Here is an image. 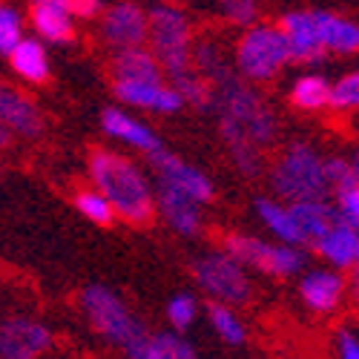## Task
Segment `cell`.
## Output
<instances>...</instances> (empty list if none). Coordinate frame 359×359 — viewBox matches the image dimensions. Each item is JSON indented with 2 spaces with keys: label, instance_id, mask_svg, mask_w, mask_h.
<instances>
[{
  "label": "cell",
  "instance_id": "6da1fadb",
  "mask_svg": "<svg viewBox=\"0 0 359 359\" xmlns=\"http://www.w3.org/2000/svg\"><path fill=\"white\" fill-rule=\"evenodd\" d=\"M89 178L95 190L112 204L115 216L124 222L144 227L153 222L156 210V190L147 182V175L135 161L112 153V149H93L89 156Z\"/></svg>",
  "mask_w": 359,
  "mask_h": 359
},
{
  "label": "cell",
  "instance_id": "7a4b0ae2",
  "mask_svg": "<svg viewBox=\"0 0 359 359\" xmlns=\"http://www.w3.org/2000/svg\"><path fill=\"white\" fill-rule=\"evenodd\" d=\"M216 104L213 109L219 112V124H230L236 130H242L256 147H267L276 138V115L262 101V95L245 81L236 69H230L224 78L213 83Z\"/></svg>",
  "mask_w": 359,
  "mask_h": 359
},
{
  "label": "cell",
  "instance_id": "3957f363",
  "mask_svg": "<svg viewBox=\"0 0 359 359\" xmlns=\"http://www.w3.org/2000/svg\"><path fill=\"white\" fill-rule=\"evenodd\" d=\"M147 38H149V49L158 57L161 69L170 75V81L175 75H182L187 69H193V26L190 18L172 6V4H149L147 9Z\"/></svg>",
  "mask_w": 359,
  "mask_h": 359
},
{
  "label": "cell",
  "instance_id": "277c9868",
  "mask_svg": "<svg viewBox=\"0 0 359 359\" xmlns=\"http://www.w3.org/2000/svg\"><path fill=\"white\" fill-rule=\"evenodd\" d=\"M271 187L285 201H313L331 190L325 158L305 141H293L271 170Z\"/></svg>",
  "mask_w": 359,
  "mask_h": 359
},
{
  "label": "cell",
  "instance_id": "5b68a950",
  "mask_svg": "<svg viewBox=\"0 0 359 359\" xmlns=\"http://www.w3.org/2000/svg\"><path fill=\"white\" fill-rule=\"evenodd\" d=\"M81 305L101 337H107L112 345L124 348L127 356L147 339V327L130 313V308L104 285H89L81 293Z\"/></svg>",
  "mask_w": 359,
  "mask_h": 359
},
{
  "label": "cell",
  "instance_id": "8992f818",
  "mask_svg": "<svg viewBox=\"0 0 359 359\" xmlns=\"http://www.w3.org/2000/svg\"><path fill=\"white\" fill-rule=\"evenodd\" d=\"M290 64V49L279 26L253 23L236 43V72L245 81H271Z\"/></svg>",
  "mask_w": 359,
  "mask_h": 359
},
{
  "label": "cell",
  "instance_id": "52a82bcc",
  "mask_svg": "<svg viewBox=\"0 0 359 359\" xmlns=\"http://www.w3.org/2000/svg\"><path fill=\"white\" fill-rule=\"evenodd\" d=\"M222 250L230 253L238 264L253 267V271L276 276V279L296 276L305 267L302 248H293V245H285V242L282 245H267V242H262V238L248 236V233H227L222 238Z\"/></svg>",
  "mask_w": 359,
  "mask_h": 359
},
{
  "label": "cell",
  "instance_id": "ba28073f",
  "mask_svg": "<svg viewBox=\"0 0 359 359\" xmlns=\"http://www.w3.org/2000/svg\"><path fill=\"white\" fill-rule=\"evenodd\" d=\"M193 276L198 287L224 305H245L250 299V279L245 273V264H238L230 253H207L193 262Z\"/></svg>",
  "mask_w": 359,
  "mask_h": 359
},
{
  "label": "cell",
  "instance_id": "9c48e42d",
  "mask_svg": "<svg viewBox=\"0 0 359 359\" xmlns=\"http://www.w3.org/2000/svg\"><path fill=\"white\" fill-rule=\"evenodd\" d=\"M147 161L153 167V172L158 175V182L172 184L175 190L187 193L190 198H196L198 204L213 201V184L198 167L187 164L184 158H178L175 153H170L167 147H158L153 153H147Z\"/></svg>",
  "mask_w": 359,
  "mask_h": 359
},
{
  "label": "cell",
  "instance_id": "30bf717a",
  "mask_svg": "<svg viewBox=\"0 0 359 359\" xmlns=\"http://www.w3.org/2000/svg\"><path fill=\"white\" fill-rule=\"evenodd\" d=\"M49 345V327L32 316H9L0 322V359H41Z\"/></svg>",
  "mask_w": 359,
  "mask_h": 359
},
{
  "label": "cell",
  "instance_id": "8fae6325",
  "mask_svg": "<svg viewBox=\"0 0 359 359\" xmlns=\"http://www.w3.org/2000/svg\"><path fill=\"white\" fill-rule=\"evenodd\" d=\"M147 9L138 0H118L101 18V35L112 49H130L147 41Z\"/></svg>",
  "mask_w": 359,
  "mask_h": 359
},
{
  "label": "cell",
  "instance_id": "7c38bea8",
  "mask_svg": "<svg viewBox=\"0 0 359 359\" xmlns=\"http://www.w3.org/2000/svg\"><path fill=\"white\" fill-rule=\"evenodd\" d=\"M0 124L20 138H38L43 133V112L18 86L0 81Z\"/></svg>",
  "mask_w": 359,
  "mask_h": 359
},
{
  "label": "cell",
  "instance_id": "4fadbf2b",
  "mask_svg": "<svg viewBox=\"0 0 359 359\" xmlns=\"http://www.w3.org/2000/svg\"><path fill=\"white\" fill-rule=\"evenodd\" d=\"M112 93L118 101H124L138 109L149 112H178L184 107L182 95L175 93V86H167L161 81H112Z\"/></svg>",
  "mask_w": 359,
  "mask_h": 359
},
{
  "label": "cell",
  "instance_id": "5bb4252c",
  "mask_svg": "<svg viewBox=\"0 0 359 359\" xmlns=\"http://www.w3.org/2000/svg\"><path fill=\"white\" fill-rule=\"evenodd\" d=\"M279 29L287 41L290 61L296 64H316L327 55L319 38V29L313 20V12H287L279 20Z\"/></svg>",
  "mask_w": 359,
  "mask_h": 359
},
{
  "label": "cell",
  "instance_id": "9a60e30c",
  "mask_svg": "<svg viewBox=\"0 0 359 359\" xmlns=\"http://www.w3.org/2000/svg\"><path fill=\"white\" fill-rule=\"evenodd\" d=\"M156 210L164 216V222L187 238L198 236L201 233V213H198V201L190 198L187 193L175 190L172 184H164L158 182V190H156Z\"/></svg>",
  "mask_w": 359,
  "mask_h": 359
},
{
  "label": "cell",
  "instance_id": "2e32d148",
  "mask_svg": "<svg viewBox=\"0 0 359 359\" xmlns=\"http://www.w3.org/2000/svg\"><path fill=\"white\" fill-rule=\"evenodd\" d=\"M302 302L316 313H331L339 308L345 296V279L337 271H311L299 282Z\"/></svg>",
  "mask_w": 359,
  "mask_h": 359
},
{
  "label": "cell",
  "instance_id": "e0dca14e",
  "mask_svg": "<svg viewBox=\"0 0 359 359\" xmlns=\"http://www.w3.org/2000/svg\"><path fill=\"white\" fill-rule=\"evenodd\" d=\"M313 250L322 259L331 262L334 267H351L359 256V227H353L351 222L337 216V222L327 227V233L316 238Z\"/></svg>",
  "mask_w": 359,
  "mask_h": 359
},
{
  "label": "cell",
  "instance_id": "ac0fdd59",
  "mask_svg": "<svg viewBox=\"0 0 359 359\" xmlns=\"http://www.w3.org/2000/svg\"><path fill=\"white\" fill-rule=\"evenodd\" d=\"M101 127L107 130V135H112V138H118V141H124V144L141 149L144 156L153 153V149H158V147H164L161 138H158L153 130H149L147 124H141V121H135V118L127 115L124 109L107 107V109L101 112Z\"/></svg>",
  "mask_w": 359,
  "mask_h": 359
},
{
  "label": "cell",
  "instance_id": "d6986e66",
  "mask_svg": "<svg viewBox=\"0 0 359 359\" xmlns=\"http://www.w3.org/2000/svg\"><path fill=\"white\" fill-rule=\"evenodd\" d=\"M313 20H316L325 52H331V55L359 52V23H353L342 15H334V12H322V9L313 12Z\"/></svg>",
  "mask_w": 359,
  "mask_h": 359
},
{
  "label": "cell",
  "instance_id": "ffe728a7",
  "mask_svg": "<svg viewBox=\"0 0 359 359\" xmlns=\"http://www.w3.org/2000/svg\"><path fill=\"white\" fill-rule=\"evenodd\" d=\"M109 72H112V81H161L164 75L153 49H144V46L115 49Z\"/></svg>",
  "mask_w": 359,
  "mask_h": 359
},
{
  "label": "cell",
  "instance_id": "44dd1931",
  "mask_svg": "<svg viewBox=\"0 0 359 359\" xmlns=\"http://www.w3.org/2000/svg\"><path fill=\"white\" fill-rule=\"evenodd\" d=\"M290 216L296 222V230L299 236H302V248H313L316 238L327 233V227H331L337 222V210L331 204H325L322 198H313V201H290Z\"/></svg>",
  "mask_w": 359,
  "mask_h": 359
},
{
  "label": "cell",
  "instance_id": "7402d4cb",
  "mask_svg": "<svg viewBox=\"0 0 359 359\" xmlns=\"http://www.w3.org/2000/svg\"><path fill=\"white\" fill-rule=\"evenodd\" d=\"M9 61L12 69L29 83H43L49 78V55L35 38H20V43L9 52Z\"/></svg>",
  "mask_w": 359,
  "mask_h": 359
},
{
  "label": "cell",
  "instance_id": "603a6c76",
  "mask_svg": "<svg viewBox=\"0 0 359 359\" xmlns=\"http://www.w3.org/2000/svg\"><path fill=\"white\" fill-rule=\"evenodd\" d=\"M32 26L38 38H43L46 43H72L75 41V26H72V12L67 9H55V6H32L29 12Z\"/></svg>",
  "mask_w": 359,
  "mask_h": 359
},
{
  "label": "cell",
  "instance_id": "cb8c5ba5",
  "mask_svg": "<svg viewBox=\"0 0 359 359\" xmlns=\"http://www.w3.org/2000/svg\"><path fill=\"white\" fill-rule=\"evenodd\" d=\"M130 359H198L196 348L178 334H147Z\"/></svg>",
  "mask_w": 359,
  "mask_h": 359
},
{
  "label": "cell",
  "instance_id": "d4e9b609",
  "mask_svg": "<svg viewBox=\"0 0 359 359\" xmlns=\"http://www.w3.org/2000/svg\"><path fill=\"white\" fill-rule=\"evenodd\" d=\"M219 130H222V138L227 144V153H230L236 170L248 178L259 175L262 172V147H256L242 130H236L230 124H219Z\"/></svg>",
  "mask_w": 359,
  "mask_h": 359
},
{
  "label": "cell",
  "instance_id": "484cf974",
  "mask_svg": "<svg viewBox=\"0 0 359 359\" xmlns=\"http://www.w3.org/2000/svg\"><path fill=\"white\" fill-rule=\"evenodd\" d=\"M256 210H259V219L267 224V230H271L273 236H279L285 245L302 248V236H299V230H296V222L290 216V207H285L279 201H271V198H259Z\"/></svg>",
  "mask_w": 359,
  "mask_h": 359
},
{
  "label": "cell",
  "instance_id": "4316f807",
  "mask_svg": "<svg viewBox=\"0 0 359 359\" xmlns=\"http://www.w3.org/2000/svg\"><path fill=\"white\" fill-rule=\"evenodd\" d=\"M290 104L302 112H316L331 104V83L322 75H302L290 86Z\"/></svg>",
  "mask_w": 359,
  "mask_h": 359
},
{
  "label": "cell",
  "instance_id": "83f0119b",
  "mask_svg": "<svg viewBox=\"0 0 359 359\" xmlns=\"http://www.w3.org/2000/svg\"><path fill=\"white\" fill-rule=\"evenodd\" d=\"M172 86H175V93L182 95L184 104L201 109V112H210L213 104H216V93H213V83L207 81L201 72L196 69H187L182 75H175L172 78Z\"/></svg>",
  "mask_w": 359,
  "mask_h": 359
},
{
  "label": "cell",
  "instance_id": "f1b7e54d",
  "mask_svg": "<svg viewBox=\"0 0 359 359\" xmlns=\"http://www.w3.org/2000/svg\"><path fill=\"white\" fill-rule=\"evenodd\" d=\"M207 319H210L213 331L227 345H245V339H248L245 325H242V319H238L224 302H210V305H207Z\"/></svg>",
  "mask_w": 359,
  "mask_h": 359
},
{
  "label": "cell",
  "instance_id": "f546056e",
  "mask_svg": "<svg viewBox=\"0 0 359 359\" xmlns=\"http://www.w3.org/2000/svg\"><path fill=\"white\" fill-rule=\"evenodd\" d=\"M75 207H78V213L83 219H89L93 224L98 227H109L115 222V210H112V204L98 193V190H81L75 196Z\"/></svg>",
  "mask_w": 359,
  "mask_h": 359
},
{
  "label": "cell",
  "instance_id": "4dcf8cb0",
  "mask_svg": "<svg viewBox=\"0 0 359 359\" xmlns=\"http://www.w3.org/2000/svg\"><path fill=\"white\" fill-rule=\"evenodd\" d=\"M196 316H198V302L190 293H175L167 302V319L175 327V334L187 331V327L196 322Z\"/></svg>",
  "mask_w": 359,
  "mask_h": 359
},
{
  "label": "cell",
  "instance_id": "1f68e13d",
  "mask_svg": "<svg viewBox=\"0 0 359 359\" xmlns=\"http://www.w3.org/2000/svg\"><path fill=\"white\" fill-rule=\"evenodd\" d=\"M23 38V20L18 15V9H12L9 4H0V55H6L20 43Z\"/></svg>",
  "mask_w": 359,
  "mask_h": 359
},
{
  "label": "cell",
  "instance_id": "d6a6232c",
  "mask_svg": "<svg viewBox=\"0 0 359 359\" xmlns=\"http://www.w3.org/2000/svg\"><path fill=\"white\" fill-rule=\"evenodd\" d=\"M334 109H359V69L342 75L331 86V104Z\"/></svg>",
  "mask_w": 359,
  "mask_h": 359
},
{
  "label": "cell",
  "instance_id": "836d02e7",
  "mask_svg": "<svg viewBox=\"0 0 359 359\" xmlns=\"http://www.w3.org/2000/svg\"><path fill=\"white\" fill-rule=\"evenodd\" d=\"M334 193H337V213L353 227H359V182L351 175L348 182L334 187Z\"/></svg>",
  "mask_w": 359,
  "mask_h": 359
},
{
  "label": "cell",
  "instance_id": "e575fe53",
  "mask_svg": "<svg viewBox=\"0 0 359 359\" xmlns=\"http://www.w3.org/2000/svg\"><path fill=\"white\" fill-rule=\"evenodd\" d=\"M222 12L236 26H253L259 18V0H219Z\"/></svg>",
  "mask_w": 359,
  "mask_h": 359
},
{
  "label": "cell",
  "instance_id": "d590c367",
  "mask_svg": "<svg viewBox=\"0 0 359 359\" xmlns=\"http://www.w3.org/2000/svg\"><path fill=\"white\" fill-rule=\"evenodd\" d=\"M72 18H83V20H93L101 15V0H72L69 6Z\"/></svg>",
  "mask_w": 359,
  "mask_h": 359
},
{
  "label": "cell",
  "instance_id": "8d00e7d4",
  "mask_svg": "<svg viewBox=\"0 0 359 359\" xmlns=\"http://www.w3.org/2000/svg\"><path fill=\"white\" fill-rule=\"evenodd\" d=\"M339 356L342 359H359V337L342 331L339 334Z\"/></svg>",
  "mask_w": 359,
  "mask_h": 359
},
{
  "label": "cell",
  "instance_id": "74e56055",
  "mask_svg": "<svg viewBox=\"0 0 359 359\" xmlns=\"http://www.w3.org/2000/svg\"><path fill=\"white\" fill-rule=\"evenodd\" d=\"M32 6H55V9H67L72 6V0H32Z\"/></svg>",
  "mask_w": 359,
  "mask_h": 359
},
{
  "label": "cell",
  "instance_id": "f35d334b",
  "mask_svg": "<svg viewBox=\"0 0 359 359\" xmlns=\"http://www.w3.org/2000/svg\"><path fill=\"white\" fill-rule=\"evenodd\" d=\"M6 141H9V130L0 124V147H6Z\"/></svg>",
  "mask_w": 359,
  "mask_h": 359
},
{
  "label": "cell",
  "instance_id": "ab89813d",
  "mask_svg": "<svg viewBox=\"0 0 359 359\" xmlns=\"http://www.w3.org/2000/svg\"><path fill=\"white\" fill-rule=\"evenodd\" d=\"M147 4H164V0H147Z\"/></svg>",
  "mask_w": 359,
  "mask_h": 359
}]
</instances>
